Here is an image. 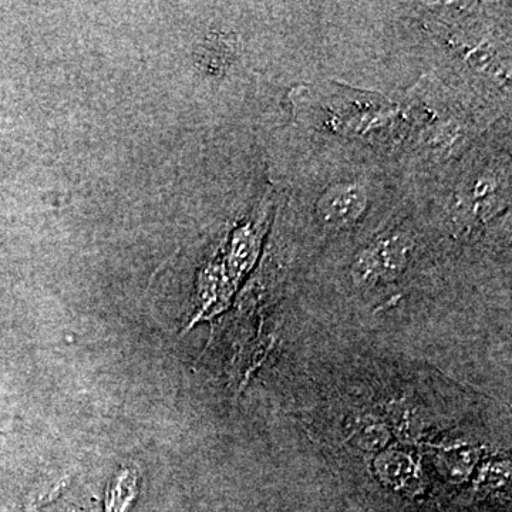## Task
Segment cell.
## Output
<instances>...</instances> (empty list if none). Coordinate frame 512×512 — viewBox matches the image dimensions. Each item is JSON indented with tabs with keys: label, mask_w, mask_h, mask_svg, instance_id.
Returning a JSON list of instances; mask_svg holds the SVG:
<instances>
[{
	"label": "cell",
	"mask_w": 512,
	"mask_h": 512,
	"mask_svg": "<svg viewBox=\"0 0 512 512\" xmlns=\"http://www.w3.org/2000/svg\"><path fill=\"white\" fill-rule=\"evenodd\" d=\"M382 467H380V473L387 481L393 484H407L410 478L414 477L416 468H414L412 461L407 457L393 456L384 457L380 460Z\"/></svg>",
	"instance_id": "3"
},
{
	"label": "cell",
	"mask_w": 512,
	"mask_h": 512,
	"mask_svg": "<svg viewBox=\"0 0 512 512\" xmlns=\"http://www.w3.org/2000/svg\"><path fill=\"white\" fill-rule=\"evenodd\" d=\"M409 245L406 239L390 238L380 242L376 248L367 252L360 262L362 275L365 278H377V276H392L402 271L406 262Z\"/></svg>",
	"instance_id": "2"
},
{
	"label": "cell",
	"mask_w": 512,
	"mask_h": 512,
	"mask_svg": "<svg viewBox=\"0 0 512 512\" xmlns=\"http://www.w3.org/2000/svg\"><path fill=\"white\" fill-rule=\"evenodd\" d=\"M366 210V195L357 185L330 188L319 202V215L330 225H348Z\"/></svg>",
	"instance_id": "1"
}]
</instances>
